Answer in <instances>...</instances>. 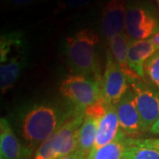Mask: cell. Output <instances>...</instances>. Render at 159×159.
I'll return each mask as SVG.
<instances>
[{"instance_id":"10","label":"cell","mask_w":159,"mask_h":159,"mask_svg":"<svg viewBox=\"0 0 159 159\" xmlns=\"http://www.w3.org/2000/svg\"><path fill=\"white\" fill-rule=\"evenodd\" d=\"M119 121L115 105L109 104L98 121L95 144L92 149L99 148L114 142L119 135Z\"/></svg>"},{"instance_id":"21","label":"cell","mask_w":159,"mask_h":159,"mask_svg":"<svg viewBox=\"0 0 159 159\" xmlns=\"http://www.w3.org/2000/svg\"><path fill=\"white\" fill-rule=\"evenodd\" d=\"M38 1L39 0H6V3L13 7H24L31 6Z\"/></svg>"},{"instance_id":"5","label":"cell","mask_w":159,"mask_h":159,"mask_svg":"<svg viewBox=\"0 0 159 159\" xmlns=\"http://www.w3.org/2000/svg\"><path fill=\"white\" fill-rule=\"evenodd\" d=\"M131 86L134 93L142 131H149L159 118V89L139 80H131Z\"/></svg>"},{"instance_id":"15","label":"cell","mask_w":159,"mask_h":159,"mask_svg":"<svg viewBox=\"0 0 159 159\" xmlns=\"http://www.w3.org/2000/svg\"><path fill=\"white\" fill-rule=\"evenodd\" d=\"M123 132L119 133V137L108 145L99 148L92 149L86 159H122L124 157L126 142L123 136Z\"/></svg>"},{"instance_id":"2","label":"cell","mask_w":159,"mask_h":159,"mask_svg":"<svg viewBox=\"0 0 159 159\" xmlns=\"http://www.w3.org/2000/svg\"><path fill=\"white\" fill-rule=\"evenodd\" d=\"M99 42L98 34L91 29H81L66 38L67 62L74 74L89 77L97 74V46Z\"/></svg>"},{"instance_id":"20","label":"cell","mask_w":159,"mask_h":159,"mask_svg":"<svg viewBox=\"0 0 159 159\" xmlns=\"http://www.w3.org/2000/svg\"><path fill=\"white\" fill-rule=\"evenodd\" d=\"M62 2L65 7L76 9L86 6L90 2V0H62Z\"/></svg>"},{"instance_id":"3","label":"cell","mask_w":159,"mask_h":159,"mask_svg":"<svg viewBox=\"0 0 159 159\" xmlns=\"http://www.w3.org/2000/svg\"><path fill=\"white\" fill-rule=\"evenodd\" d=\"M59 90L78 111L83 112L102 97V87L98 80L79 74L68 75L61 82Z\"/></svg>"},{"instance_id":"17","label":"cell","mask_w":159,"mask_h":159,"mask_svg":"<svg viewBox=\"0 0 159 159\" xmlns=\"http://www.w3.org/2000/svg\"><path fill=\"white\" fill-rule=\"evenodd\" d=\"M144 74L148 81L159 89V51L145 63Z\"/></svg>"},{"instance_id":"18","label":"cell","mask_w":159,"mask_h":159,"mask_svg":"<svg viewBox=\"0 0 159 159\" xmlns=\"http://www.w3.org/2000/svg\"><path fill=\"white\" fill-rule=\"evenodd\" d=\"M124 157L129 159H159V151L154 148L127 145Z\"/></svg>"},{"instance_id":"19","label":"cell","mask_w":159,"mask_h":159,"mask_svg":"<svg viewBox=\"0 0 159 159\" xmlns=\"http://www.w3.org/2000/svg\"><path fill=\"white\" fill-rule=\"evenodd\" d=\"M127 145L138 146L143 148H154L159 151V138H146V139H127Z\"/></svg>"},{"instance_id":"9","label":"cell","mask_w":159,"mask_h":159,"mask_svg":"<svg viewBox=\"0 0 159 159\" xmlns=\"http://www.w3.org/2000/svg\"><path fill=\"white\" fill-rule=\"evenodd\" d=\"M33 151L21 144L6 118L0 119V159H29Z\"/></svg>"},{"instance_id":"23","label":"cell","mask_w":159,"mask_h":159,"mask_svg":"<svg viewBox=\"0 0 159 159\" xmlns=\"http://www.w3.org/2000/svg\"><path fill=\"white\" fill-rule=\"evenodd\" d=\"M149 41L151 42V43L153 44V46L155 47L156 51H159V29L155 33V34L149 38Z\"/></svg>"},{"instance_id":"24","label":"cell","mask_w":159,"mask_h":159,"mask_svg":"<svg viewBox=\"0 0 159 159\" xmlns=\"http://www.w3.org/2000/svg\"><path fill=\"white\" fill-rule=\"evenodd\" d=\"M149 132L154 134L159 135V118L155 122V124L151 126V128L149 129Z\"/></svg>"},{"instance_id":"22","label":"cell","mask_w":159,"mask_h":159,"mask_svg":"<svg viewBox=\"0 0 159 159\" xmlns=\"http://www.w3.org/2000/svg\"><path fill=\"white\" fill-rule=\"evenodd\" d=\"M88 155H89V154L85 153V152H83V151H81V150L77 149L76 151H74V152H73L72 154H70L68 156L64 157L62 158L59 159H86L87 158V157H88Z\"/></svg>"},{"instance_id":"26","label":"cell","mask_w":159,"mask_h":159,"mask_svg":"<svg viewBox=\"0 0 159 159\" xmlns=\"http://www.w3.org/2000/svg\"><path fill=\"white\" fill-rule=\"evenodd\" d=\"M158 2H159V0H158Z\"/></svg>"},{"instance_id":"4","label":"cell","mask_w":159,"mask_h":159,"mask_svg":"<svg viewBox=\"0 0 159 159\" xmlns=\"http://www.w3.org/2000/svg\"><path fill=\"white\" fill-rule=\"evenodd\" d=\"M125 31L131 41L147 40L159 29V22L145 6L127 3L125 14Z\"/></svg>"},{"instance_id":"13","label":"cell","mask_w":159,"mask_h":159,"mask_svg":"<svg viewBox=\"0 0 159 159\" xmlns=\"http://www.w3.org/2000/svg\"><path fill=\"white\" fill-rule=\"evenodd\" d=\"M25 66L24 55H15L9 57L0 66V88L1 92L6 94L16 82Z\"/></svg>"},{"instance_id":"7","label":"cell","mask_w":159,"mask_h":159,"mask_svg":"<svg viewBox=\"0 0 159 159\" xmlns=\"http://www.w3.org/2000/svg\"><path fill=\"white\" fill-rule=\"evenodd\" d=\"M126 5L125 0H108L102 9L101 29L103 37L111 40L124 33L125 29Z\"/></svg>"},{"instance_id":"11","label":"cell","mask_w":159,"mask_h":159,"mask_svg":"<svg viewBox=\"0 0 159 159\" xmlns=\"http://www.w3.org/2000/svg\"><path fill=\"white\" fill-rule=\"evenodd\" d=\"M157 51L149 39L130 40L128 50V63L130 68L140 79H143L145 77V63Z\"/></svg>"},{"instance_id":"12","label":"cell","mask_w":159,"mask_h":159,"mask_svg":"<svg viewBox=\"0 0 159 159\" xmlns=\"http://www.w3.org/2000/svg\"><path fill=\"white\" fill-rule=\"evenodd\" d=\"M110 47H111V54L118 63L121 69L126 74L128 79L131 80H141L136 74L133 72V70L129 66L128 63V50L130 39L128 35L125 33L117 34L113 36L111 40H109Z\"/></svg>"},{"instance_id":"25","label":"cell","mask_w":159,"mask_h":159,"mask_svg":"<svg viewBox=\"0 0 159 159\" xmlns=\"http://www.w3.org/2000/svg\"><path fill=\"white\" fill-rule=\"evenodd\" d=\"M122 159H129V158H127V157H124Z\"/></svg>"},{"instance_id":"16","label":"cell","mask_w":159,"mask_h":159,"mask_svg":"<svg viewBox=\"0 0 159 159\" xmlns=\"http://www.w3.org/2000/svg\"><path fill=\"white\" fill-rule=\"evenodd\" d=\"M22 44V34L20 32H11L3 34L0 42V57L1 63L6 61L12 49H19Z\"/></svg>"},{"instance_id":"14","label":"cell","mask_w":159,"mask_h":159,"mask_svg":"<svg viewBox=\"0 0 159 159\" xmlns=\"http://www.w3.org/2000/svg\"><path fill=\"white\" fill-rule=\"evenodd\" d=\"M99 119L90 115L86 114L83 123L79 131V144L78 149L89 154L94 147L98 128Z\"/></svg>"},{"instance_id":"6","label":"cell","mask_w":159,"mask_h":159,"mask_svg":"<svg viewBox=\"0 0 159 159\" xmlns=\"http://www.w3.org/2000/svg\"><path fill=\"white\" fill-rule=\"evenodd\" d=\"M127 83L128 77L115 61L112 55L108 53L101 83L103 100L109 104L116 105L128 89Z\"/></svg>"},{"instance_id":"8","label":"cell","mask_w":159,"mask_h":159,"mask_svg":"<svg viewBox=\"0 0 159 159\" xmlns=\"http://www.w3.org/2000/svg\"><path fill=\"white\" fill-rule=\"evenodd\" d=\"M115 107L119 117L120 130L124 134L134 135L143 132L134 99V93L132 89H127Z\"/></svg>"},{"instance_id":"1","label":"cell","mask_w":159,"mask_h":159,"mask_svg":"<svg viewBox=\"0 0 159 159\" xmlns=\"http://www.w3.org/2000/svg\"><path fill=\"white\" fill-rule=\"evenodd\" d=\"M68 116L56 107L46 104L30 110L22 122V137L27 147L32 151L38 148L68 119Z\"/></svg>"}]
</instances>
